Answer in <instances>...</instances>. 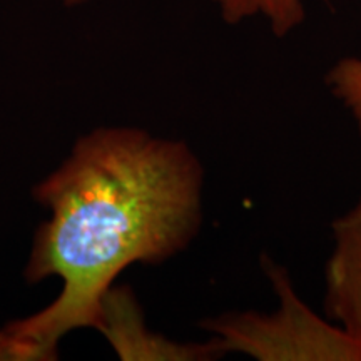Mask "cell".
Here are the masks:
<instances>
[{
    "instance_id": "1",
    "label": "cell",
    "mask_w": 361,
    "mask_h": 361,
    "mask_svg": "<svg viewBox=\"0 0 361 361\" xmlns=\"http://www.w3.org/2000/svg\"><path fill=\"white\" fill-rule=\"evenodd\" d=\"M34 197L47 209L24 278L61 281L56 300L7 329L57 358L59 341L96 328L102 296L133 264H161L200 234L204 168L188 142L146 129L90 130Z\"/></svg>"
},
{
    "instance_id": "2",
    "label": "cell",
    "mask_w": 361,
    "mask_h": 361,
    "mask_svg": "<svg viewBox=\"0 0 361 361\" xmlns=\"http://www.w3.org/2000/svg\"><path fill=\"white\" fill-rule=\"evenodd\" d=\"M263 269L278 298L269 313L236 311L202 322L221 356L241 353L256 361H361V341L323 318L298 295L281 264L263 256Z\"/></svg>"
},
{
    "instance_id": "3",
    "label": "cell",
    "mask_w": 361,
    "mask_h": 361,
    "mask_svg": "<svg viewBox=\"0 0 361 361\" xmlns=\"http://www.w3.org/2000/svg\"><path fill=\"white\" fill-rule=\"evenodd\" d=\"M96 329L124 361H211L221 358L213 340L183 343L154 333L129 286H111L99 305Z\"/></svg>"
},
{
    "instance_id": "4",
    "label": "cell",
    "mask_w": 361,
    "mask_h": 361,
    "mask_svg": "<svg viewBox=\"0 0 361 361\" xmlns=\"http://www.w3.org/2000/svg\"><path fill=\"white\" fill-rule=\"evenodd\" d=\"M333 247L324 266L326 316L361 341V200L331 224Z\"/></svg>"
},
{
    "instance_id": "5",
    "label": "cell",
    "mask_w": 361,
    "mask_h": 361,
    "mask_svg": "<svg viewBox=\"0 0 361 361\" xmlns=\"http://www.w3.org/2000/svg\"><path fill=\"white\" fill-rule=\"evenodd\" d=\"M221 19L236 25L252 17H263L278 39L286 37L303 24L306 11L303 0H213Z\"/></svg>"
},
{
    "instance_id": "6",
    "label": "cell",
    "mask_w": 361,
    "mask_h": 361,
    "mask_svg": "<svg viewBox=\"0 0 361 361\" xmlns=\"http://www.w3.org/2000/svg\"><path fill=\"white\" fill-rule=\"evenodd\" d=\"M329 92L348 111L361 135V57L348 56L336 61L324 78Z\"/></svg>"
},
{
    "instance_id": "7",
    "label": "cell",
    "mask_w": 361,
    "mask_h": 361,
    "mask_svg": "<svg viewBox=\"0 0 361 361\" xmlns=\"http://www.w3.org/2000/svg\"><path fill=\"white\" fill-rule=\"evenodd\" d=\"M85 2H87V0H62V4H64L66 7H80L84 6Z\"/></svg>"
}]
</instances>
